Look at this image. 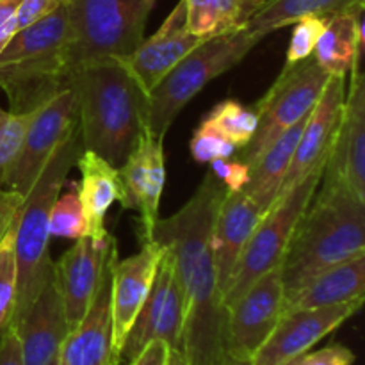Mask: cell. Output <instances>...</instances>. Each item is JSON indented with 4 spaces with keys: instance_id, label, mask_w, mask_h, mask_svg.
<instances>
[{
    "instance_id": "obj_16",
    "label": "cell",
    "mask_w": 365,
    "mask_h": 365,
    "mask_svg": "<svg viewBox=\"0 0 365 365\" xmlns=\"http://www.w3.org/2000/svg\"><path fill=\"white\" fill-rule=\"evenodd\" d=\"M118 252L116 239L110 234L103 241L82 237L53 262L57 287L63 296L66 319L73 330L88 312L98 285L102 282L107 262Z\"/></svg>"
},
{
    "instance_id": "obj_12",
    "label": "cell",
    "mask_w": 365,
    "mask_h": 365,
    "mask_svg": "<svg viewBox=\"0 0 365 365\" xmlns=\"http://www.w3.org/2000/svg\"><path fill=\"white\" fill-rule=\"evenodd\" d=\"M285 291L280 267L262 274L227 309L228 360H252L284 316Z\"/></svg>"
},
{
    "instance_id": "obj_34",
    "label": "cell",
    "mask_w": 365,
    "mask_h": 365,
    "mask_svg": "<svg viewBox=\"0 0 365 365\" xmlns=\"http://www.w3.org/2000/svg\"><path fill=\"white\" fill-rule=\"evenodd\" d=\"M327 21L328 18L309 16L292 24L294 29H292L291 41H289L287 63H296V61L312 56L317 39L321 38L324 27H327Z\"/></svg>"
},
{
    "instance_id": "obj_4",
    "label": "cell",
    "mask_w": 365,
    "mask_h": 365,
    "mask_svg": "<svg viewBox=\"0 0 365 365\" xmlns=\"http://www.w3.org/2000/svg\"><path fill=\"white\" fill-rule=\"evenodd\" d=\"M68 4L48 16L16 31L0 50V89L9 100V110L32 114L68 88Z\"/></svg>"
},
{
    "instance_id": "obj_22",
    "label": "cell",
    "mask_w": 365,
    "mask_h": 365,
    "mask_svg": "<svg viewBox=\"0 0 365 365\" xmlns=\"http://www.w3.org/2000/svg\"><path fill=\"white\" fill-rule=\"evenodd\" d=\"M262 214L245 192L227 189L212 227V255L221 294L227 291L235 266Z\"/></svg>"
},
{
    "instance_id": "obj_6",
    "label": "cell",
    "mask_w": 365,
    "mask_h": 365,
    "mask_svg": "<svg viewBox=\"0 0 365 365\" xmlns=\"http://www.w3.org/2000/svg\"><path fill=\"white\" fill-rule=\"evenodd\" d=\"M266 36L246 29L214 36L187 53L148 93V130L164 139L184 107L209 82L241 63Z\"/></svg>"
},
{
    "instance_id": "obj_35",
    "label": "cell",
    "mask_w": 365,
    "mask_h": 365,
    "mask_svg": "<svg viewBox=\"0 0 365 365\" xmlns=\"http://www.w3.org/2000/svg\"><path fill=\"white\" fill-rule=\"evenodd\" d=\"M210 166H212V173L223 182L228 191H241L248 180L250 168L239 159H217L212 160Z\"/></svg>"
},
{
    "instance_id": "obj_7",
    "label": "cell",
    "mask_w": 365,
    "mask_h": 365,
    "mask_svg": "<svg viewBox=\"0 0 365 365\" xmlns=\"http://www.w3.org/2000/svg\"><path fill=\"white\" fill-rule=\"evenodd\" d=\"M153 2L146 0H68V66L125 57L145 39Z\"/></svg>"
},
{
    "instance_id": "obj_28",
    "label": "cell",
    "mask_w": 365,
    "mask_h": 365,
    "mask_svg": "<svg viewBox=\"0 0 365 365\" xmlns=\"http://www.w3.org/2000/svg\"><path fill=\"white\" fill-rule=\"evenodd\" d=\"M264 0H185L189 32L203 39L248 27Z\"/></svg>"
},
{
    "instance_id": "obj_31",
    "label": "cell",
    "mask_w": 365,
    "mask_h": 365,
    "mask_svg": "<svg viewBox=\"0 0 365 365\" xmlns=\"http://www.w3.org/2000/svg\"><path fill=\"white\" fill-rule=\"evenodd\" d=\"M31 116L32 114H16L0 107V191L20 153Z\"/></svg>"
},
{
    "instance_id": "obj_10",
    "label": "cell",
    "mask_w": 365,
    "mask_h": 365,
    "mask_svg": "<svg viewBox=\"0 0 365 365\" xmlns=\"http://www.w3.org/2000/svg\"><path fill=\"white\" fill-rule=\"evenodd\" d=\"M77 127V102L71 88H66L32 113L20 153L7 175L4 189L21 196L27 195L52 153Z\"/></svg>"
},
{
    "instance_id": "obj_11",
    "label": "cell",
    "mask_w": 365,
    "mask_h": 365,
    "mask_svg": "<svg viewBox=\"0 0 365 365\" xmlns=\"http://www.w3.org/2000/svg\"><path fill=\"white\" fill-rule=\"evenodd\" d=\"M182 327L184 291L175 271L173 255L164 248L152 289L121 344L120 362L130 364L152 341H163L171 349H180Z\"/></svg>"
},
{
    "instance_id": "obj_3",
    "label": "cell",
    "mask_w": 365,
    "mask_h": 365,
    "mask_svg": "<svg viewBox=\"0 0 365 365\" xmlns=\"http://www.w3.org/2000/svg\"><path fill=\"white\" fill-rule=\"evenodd\" d=\"M321 184L282 259L285 298L323 271L365 255V200L335 178H321Z\"/></svg>"
},
{
    "instance_id": "obj_44",
    "label": "cell",
    "mask_w": 365,
    "mask_h": 365,
    "mask_svg": "<svg viewBox=\"0 0 365 365\" xmlns=\"http://www.w3.org/2000/svg\"><path fill=\"white\" fill-rule=\"evenodd\" d=\"M225 365H252L250 360H228Z\"/></svg>"
},
{
    "instance_id": "obj_20",
    "label": "cell",
    "mask_w": 365,
    "mask_h": 365,
    "mask_svg": "<svg viewBox=\"0 0 365 365\" xmlns=\"http://www.w3.org/2000/svg\"><path fill=\"white\" fill-rule=\"evenodd\" d=\"M163 255L164 248L152 239L141 242V250L132 257L114 262L110 274V316L113 346L118 356L135 316L152 289Z\"/></svg>"
},
{
    "instance_id": "obj_37",
    "label": "cell",
    "mask_w": 365,
    "mask_h": 365,
    "mask_svg": "<svg viewBox=\"0 0 365 365\" xmlns=\"http://www.w3.org/2000/svg\"><path fill=\"white\" fill-rule=\"evenodd\" d=\"M355 353L342 344H330L319 351L307 353L305 365H353Z\"/></svg>"
},
{
    "instance_id": "obj_38",
    "label": "cell",
    "mask_w": 365,
    "mask_h": 365,
    "mask_svg": "<svg viewBox=\"0 0 365 365\" xmlns=\"http://www.w3.org/2000/svg\"><path fill=\"white\" fill-rule=\"evenodd\" d=\"M0 365H25L18 335L9 324L0 331Z\"/></svg>"
},
{
    "instance_id": "obj_43",
    "label": "cell",
    "mask_w": 365,
    "mask_h": 365,
    "mask_svg": "<svg viewBox=\"0 0 365 365\" xmlns=\"http://www.w3.org/2000/svg\"><path fill=\"white\" fill-rule=\"evenodd\" d=\"M284 365H305V355L298 356V359H292L291 362H287V364H284Z\"/></svg>"
},
{
    "instance_id": "obj_23",
    "label": "cell",
    "mask_w": 365,
    "mask_h": 365,
    "mask_svg": "<svg viewBox=\"0 0 365 365\" xmlns=\"http://www.w3.org/2000/svg\"><path fill=\"white\" fill-rule=\"evenodd\" d=\"M75 166L81 171V182L77 184V189L91 230L89 237L95 241H103L109 234L106 230L107 210L114 202H120L123 209L127 207L120 170L88 150H82Z\"/></svg>"
},
{
    "instance_id": "obj_14",
    "label": "cell",
    "mask_w": 365,
    "mask_h": 365,
    "mask_svg": "<svg viewBox=\"0 0 365 365\" xmlns=\"http://www.w3.org/2000/svg\"><path fill=\"white\" fill-rule=\"evenodd\" d=\"M364 59L351 66V82L342 106L337 134L331 143L323 178H335L365 200V77Z\"/></svg>"
},
{
    "instance_id": "obj_41",
    "label": "cell",
    "mask_w": 365,
    "mask_h": 365,
    "mask_svg": "<svg viewBox=\"0 0 365 365\" xmlns=\"http://www.w3.org/2000/svg\"><path fill=\"white\" fill-rule=\"evenodd\" d=\"M170 349L171 348L166 342L152 341L141 349V353L128 365H166Z\"/></svg>"
},
{
    "instance_id": "obj_40",
    "label": "cell",
    "mask_w": 365,
    "mask_h": 365,
    "mask_svg": "<svg viewBox=\"0 0 365 365\" xmlns=\"http://www.w3.org/2000/svg\"><path fill=\"white\" fill-rule=\"evenodd\" d=\"M21 0H0V50L16 34V13Z\"/></svg>"
},
{
    "instance_id": "obj_25",
    "label": "cell",
    "mask_w": 365,
    "mask_h": 365,
    "mask_svg": "<svg viewBox=\"0 0 365 365\" xmlns=\"http://www.w3.org/2000/svg\"><path fill=\"white\" fill-rule=\"evenodd\" d=\"M309 116V114H307ZM307 116L285 130L280 138L267 146L264 153H260L252 164H250L248 180L241 189L262 212H266L277 198L280 196L282 184L285 180L289 166H291L292 155H294L296 145L302 135V128L305 125Z\"/></svg>"
},
{
    "instance_id": "obj_2",
    "label": "cell",
    "mask_w": 365,
    "mask_h": 365,
    "mask_svg": "<svg viewBox=\"0 0 365 365\" xmlns=\"http://www.w3.org/2000/svg\"><path fill=\"white\" fill-rule=\"evenodd\" d=\"M82 150L120 170L139 135L148 128V93L118 57L71 68Z\"/></svg>"
},
{
    "instance_id": "obj_15",
    "label": "cell",
    "mask_w": 365,
    "mask_h": 365,
    "mask_svg": "<svg viewBox=\"0 0 365 365\" xmlns=\"http://www.w3.org/2000/svg\"><path fill=\"white\" fill-rule=\"evenodd\" d=\"M120 177L127 198L125 210H138L139 239L141 242L152 241L166 184L164 139L155 138L146 128L121 164Z\"/></svg>"
},
{
    "instance_id": "obj_13",
    "label": "cell",
    "mask_w": 365,
    "mask_h": 365,
    "mask_svg": "<svg viewBox=\"0 0 365 365\" xmlns=\"http://www.w3.org/2000/svg\"><path fill=\"white\" fill-rule=\"evenodd\" d=\"M364 299H353L321 309L294 310L282 316L273 334L252 356V365H284L307 355L319 341L355 316Z\"/></svg>"
},
{
    "instance_id": "obj_9",
    "label": "cell",
    "mask_w": 365,
    "mask_h": 365,
    "mask_svg": "<svg viewBox=\"0 0 365 365\" xmlns=\"http://www.w3.org/2000/svg\"><path fill=\"white\" fill-rule=\"evenodd\" d=\"M330 73L317 64L316 57L287 63L269 91L253 107L257 130L248 145L242 146L237 159L246 166L267 150L285 130L298 123L316 106Z\"/></svg>"
},
{
    "instance_id": "obj_42",
    "label": "cell",
    "mask_w": 365,
    "mask_h": 365,
    "mask_svg": "<svg viewBox=\"0 0 365 365\" xmlns=\"http://www.w3.org/2000/svg\"><path fill=\"white\" fill-rule=\"evenodd\" d=\"M166 365H187L185 364L184 355H182L180 349H170V356H168Z\"/></svg>"
},
{
    "instance_id": "obj_5",
    "label": "cell",
    "mask_w": 365,
    "mask_h": 365,
    "mask_svg": "<svg viewBox=\"0 0 365 365\" xmlns=\"http://www.w3.org/2000/svg\"><path fill=\"white\" fill-rule=\"evenodd\" d=\"M81 153L82 143L77 127L52 153L18 209L13 221L16 302L9 323H14L27 310L52 269L53 260L48 255L50 210L66 185L68 175L71 168H75Z\"/></svg>"
},
{
    "instance_id": "obj_29",
    "label": "cell",
    "mask_w": 365,
    "mask_h": 365,
    "mask_svg": "<svg viewBox=\"0 0 365 365\" xmlns=\"http://www.w3.org/2000/svg\"><path fill=\"white\" fill-rule=\"evenodd\" d=\"M48 234L50 237L75 239V241L91 235L88 217L78 196L77 182H70L66 192L61 191V195L57 196L50 210Z\"/></svg>"
},
{
    "instance_id": "obj_30",
    "label": "cell",
    "mask_w": 365,
    "mask_h": 365,
    "mask_svg": "<svg viewBox=\"0 0 365 365\" xmlns=\"http://www.w3.org/2000/svg\"><path fill=\"white\" fill-rule=\"evenodd\" d=\"M205 121L230 139L237 148L248 145L257 130V113L253 107L242 106L237 100H225L217 103Z\"/></svg>"
},
{
    "instance_id": "obj_36",
    "label": "cell",
    "mask_w": 365,
    "mask_h": 365,
    "mask_svg": "<svg viewBox=\"0 0 365 365\" xmlns=\"http://www.w3.org/2000/svg\"><path fill=\"white\" fill-rule=\"evenodd\" d=\"M64 4H68V0H21L16 13V29L20 31L27 25L48 16Z\"/></svg>"
},
{
    "instance_id": "obj_32",
    "label": "cell",
    "mask_w": 365,
    "mask_h": 365,
    "mask_svg": "<svg viewBox=\"0 0 365 365\" xmlns=\"http://www.w3.org/2000/svg\"><path fill=\"white\" fill-rule=\"evenodd\" d=\"M16 302V259H14L13 225L0 241V331L9 323Z\"/></svg>"
},
{
    "instance_id": "obj_24",
    "label": "cell",
    "mask_w": 365,
    "mask_h": 365,
    "mask_svg": "<svg viewBox=\"0 0 365 365\" xmlns=\"http://www.w3.org/2000/svg\"><path fill=\"white\" fill-rule=\"evenodd\" d=\"M365 298V255L330 267L310 278L303 287L285 298L284 314L321 309Z\"/></svg>"
},
{
    "instance_id": "obj_39",
    "label": "cell",
    "mask_w": 365,
    "mask_h": 365,
    "mask_svg": "<svg viewBox=\"0 0 365 365\" xmlns=\"http://www.w3.org/2000/svg\"><path fill=\"white\" fill-rule=\"evenodd\" d=\"M21 202H24V196L18 195V192L7 191V189L0 191V241L13 225Z\"/></svg>"
},
{
    "instance_id": "obj_8",
    "label": "cell",
    "mask_w": 365,
    "mask_h": 365,
    "mask_svg": "<svg viewBox=\"0 0 365 365\" xmlns=\"http://www.w3.org/2000/svg\"><path fill=\"white\" fill-rule=\"evenodd\" d=\"M324 164L314 168L292 187L282 192L277 202L262 214L223 294V303L227 309L239 296L245 294L262 274L280 267L296 223L310 205L317 187L321 185Z\"/></svg>"
},
{
    "instance_id": "obj_27",
    "label": "cell",
    "mask_w": 365,
    "mask_h": 365,
    "mask_svg": "<svg viewBox=\"0 0 365 365\" xmlns=\"http://www.w3.org/2000/svg\"><path fill=\"white\" fill-rule=\"evenodd\" d=\"M365 0H264L248 21V29L262 36L292 25L302 18H331L364 9Z\"/></svg>"
},
{
    "instance_id": "obj_26",
    "label": "cell",
    "mask_w": 365,
    "mask_h": 365,
    "mask_svg": "<svg viewBox=\"0 0 365 365\" xmlns=\"http://www.w3.org/2000/svg\"><path fill=\"white\" fill-rule=\"evenodd\" d=\"M364 9L328 18L317 39L314 57L330 75H348L356 59H364Z\"/></svg>"
},
{
    "instance_id": "obj_19",
    "label": "cell",
    "mask_w": 365,
    "mask_h": 365,
    "mask_svg": "<svg viewBox=\"0 0 365 365\" xmlns=\"http://www.w3.org/2000/svg\"><path fill=\"white\" fill-rule=\"evenodd\" d=\"M344 98L346 75H330L316 106L307 116L291 166L282 184L280 195L292 187L299 178L310 173L314 168L327 164L328 153H330L331 143H334L339 121H341Z\"/></svg>"
},
{
    "instance_id": "obj_33",
    "label": "cell",
    "mask_w": 365,
    "mask_h": 365,
    "mask_svg": "<svg viewBox=\"0 0 365 365\" xmlns=\"http://www.w3.org/2000/svg\"><path fill=\"white\" fill-rule=\"evenodd\" d=\"M189 148H191V155L195 160L212 163L217 159H230L237 146L230 139L225 138L217 128H214L209 121L203 120L192 134Z\"/></svg>"
},
{
    "instance_id": "obj_1",
    "label": "cell",
    "mask_w": 365,
    "mask_h": 365,
    "mask_svg": "<svg viewBox=\"0 0 365 365\" xmlns=\"http://www.w3.org/2000/svg\"><path fill=\"white\" fill-rule=\"evenodd\" d=\"M227 187L210 171L180 210L157 221L153 241L170 250L184 291L180 351L187 365L228 362L227 307L217 284L212 227Z\"/></svg>"
},
{
    "instance_id": "obj_46",
    "label": "cell",
    "mask_w": 365,
    "mask_h": 365,
    "mask_svg": "<svg viewBox=\"0 0 365 365\" xmlns=\"http://www.w3.org/2000/svg\"><path fill=\"white\" fill-rule=\"evenodd\" d=\"M146 2H153V4H155V0H146Z\"/></svg>"
},
{
    "instance_id": "obj_21",
    "label": "cell",
    "mask_w": 365,
    "mask_h": 365,
    "mask_svg": "<svg viewBox=\"0 0 365 365\" xmlns=\"http://www.w3.org/2000/svg\"><path fill=\"white\" fill-rule=\"evenodd\" d=\"M118 252L107 262L95 298L81 323L70 330L59 349V365H120L113 346L110 316V274Z\"/></svg>"
},
{
    "instance_id": "obj_18",
    "label": "cell",
    "mask_w": 365,
    "mask_h": 365,
    "mask_svg": "<svg viewBox=\"0 0 365 365\" xmlns=\"http://www.w3.org/2000/svg\"><path fill=\"white\" fill-rule=\"evenodd\" d=\"M185 11V0H180L152 38L143 39L128 56L118 57L146 93L152 91L191 50L205 41L189 32Z\"/></svg>"
},
{
    "instance_id": "obj_45",
    "label": "cell",
    "mask_w": 365,
    "mask_h": 365,
    "mask_svg": "<svg viewBox=\"0 0 365 365\" xmlns=\"http://www.w3.org/2000/svg\"><path fill=\"white\" fill-rule=\"evenodd\" d=\"M46 365H59V359H57V356H56V359H53L52 362H50V364H46Z\"/></svg>"
},
{
    "instance_id": "obj_17",
    "label": "cell",
    "mask_w": 365,
    "mask_h": 365,
    "mask_svg": "<svg viewBox=\"0 0 365 365\" xmlns=\"http://www.w3.org/2000/svg\"><path fill=\"white\" fill-rule=\"evenodd\" d=\"M9 327L16 331L25 365H46L59 355L61 344L70 334V324L53 266L27 310Z\"/></svg>"
}]
</instances>
